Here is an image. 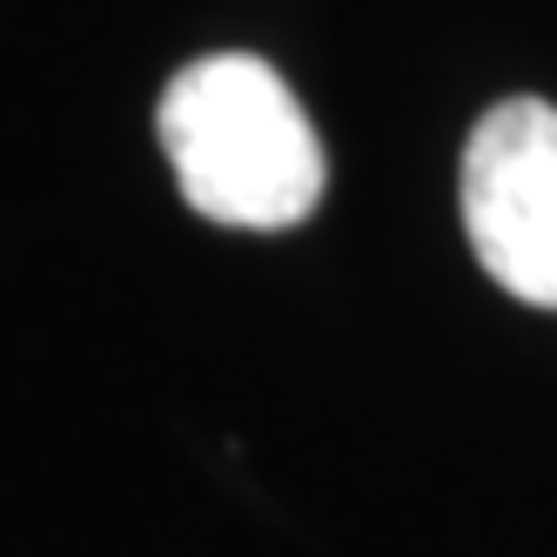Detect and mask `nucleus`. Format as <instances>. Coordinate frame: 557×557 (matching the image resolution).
<instances>
[{"label": "nucleus", "mask_w": 557, "mask_h": 557, "mask_svg": "<svg viewBox=\"0 0 557 557\" xmlns=\"http://www.w3.org/2000/svg\"><path fill=\"white\" fill-rule=\"evenodd\" d=\"M154 135L182 202L222 228L275 235L323 202V141L289 82L256 54L188 61L154 108Z\"/></svg>", "instance_id": "obj_1"}, {"label": "nucleus", "mask_w": 557, "mask_h": 557, "mask_svg": "<svg viewBox=\"0 0 557 557\" xmlns=\"http://www.w3.org/2000/svg\"><path fill=\"white\" fill-rule=\"evenodd\" d=\"M457 195L491 283L531 309H557V108L537 95L497 101L463 141Z\"/></svg>", "instance_id": "obj_2"}]
</instances>
